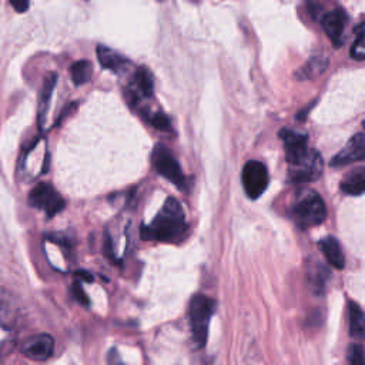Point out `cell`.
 <instances>
[{"mask_svg": "<svg viewBox=\"0 0 365 365\" xmlns=\"http://www.w3.org/2000/svg\"><path fill=\"white\" fill-rule=\"evenodd\" d=\"M185 232L187 222L184 211L175 198L168 197L155 218L143 227L141 237L153 241L178 242L184 238Z\"/></svg>", "mask_w": 365, "mask_h": 365, "instance_id": "1", "label": "cell"}, {"mask_svg": "<svg viewBox=\"0 0 365 365\" xmlns=\"http://www.w3.org/2000/svg\"><path fill=\"white\" fill-rule=\"evenodd\" d=\"M291 211L295 222L302 228L319 225L327 218V207L324 200L312 190L301 191L297 195Z\"/></svg>", "mask_w": 365, "mask_h": 365, "instance_id": "2", "label": "cell"}, {"mask_svg": "<svg viewBox=\"0 0 365 365\" xmlns=\"http://www.w3.org/2000/svg\"><path fill=\"white\" fill-rule=\"evenodd\" d=\"M215 309V301L207 295L197 294L190 301L188 318L192 341L197 348H202L207 342L208 327Z\"/></svg>", "mask_w": 365, "mask_h": 365, "instance_id": "3", "label": "cell"}, {"mask_svg": "<svg viewBox=\"0 0 365 365\" xmlns=\"http://www.w3.org/2000/svg\"><path fill=\"white\" fill-rule=\"evenodd\" d=\"M288 175L292 182H311L321 177L324 170V161L321 154L309 148L299 160L288 164Z\"/></svg>", "mask_w": 365, "mask_h": 365, "instance_id": "4", "label": "cell"}, {"mask_svg": "<svg viewBox=\"0 0 365 365\" xmlns=\"http://www.w3.org/2000/svg\"><path fill=\"white\" fill-rule=\"evenodd\" d=\"M151 161L155 171L160 175L167 178L170 182L175 184L180 190L185 188V177L181 171V167L175 160V157L173 155V153L165 145L157 144L154 147Z\"/></svg>", "mask_w": 365, "mask_h": 365, "instance_id": "5", "label": "cell"}, {"mask_svg": "<svg viewBox=\"0 0 365 365\" xmlns=\"http://www.w3.org/2000/svg\"><path fill=\"white\" fill-rule=\"evenodd\" d=\"M241 181L242 187L245 190V194L251 200H257L259 195L264 194V191L268 187V170L267 167L257 160L247 161L242 167L241 173Z\"/></svg>", "mask_w": 365, "mask_h": 365, "instance_id": "6", "label": "cell"}, {"mask_svg": "<svg viewBox=\"0 0 365 365\" xmlns=\"http://www.w3.org/2000/svg\"><path fill=\"white\" fill-rule=\"evenodd\" d=\"M29 204L34 208L43 210L47 217H53L60 212L66 202L63 197L48 182H38L29 194Z\"/></svg>", "mask_w": 365, "mask_h": 365, "instance_id": "7", "label": "cell"}, {"mask_svg": "<svg viewBox=\"0 0 365 365\" xmlns=\"http://www.w3.org/2000/svg\"><path fill=\"white\" fill-rule=\"evenodd\" d=\"M20 351L29 359L46 361L51 356L54 351V339L47 334L33 335L21 342Z\"/></svg>", "mask_w": 365, "mask_h": 365, "instance_id": "8", "label": "cell"}, {"mask_svg": "<svg viewBox=\"0 0 365 365\" xmlns=\"http://www.w3.org/2000/svg\"><path fill=\"white\" fill-rule=\"evenodd\" d=\"M365 160V133H356L349 138L345 147L334 155L331 165H346Z\"/></svg>", "mask_w": 365, "mask_h": 365, "instance_id": "9", "label": "cell"}, {"mask_svg": "<svg viewBox=\"0 0 365 365\" xmlns=\"http://www.w3.org/2000/svg\"><path fill=\"white\" fill-rule=\"evenodd\" d=\"M278 135L281 137L284 143V150H285V158L288 164L295 163L299 160L309 148H308V137L305 134L288 130V128H281Z\"/></svg>", "mask_w": 365, "mask_h": 365, "instance_id": "10", "label": "cell"}, {"mask_svg": "<svg viewBox=\"0 0 365 365\" xmlns=\"http://www.w3.org/2000/svg\"><path fill=\"white\" fill-rule=\"evenodd\" d=\"M345 23H346V14L339 9L327 13L321 20L325 34L332 40L334 44L339 43L341 36L344 33Z\"/></svg>", "mask_w": 365, "mask_h": 365, "instance_id": "11", "label": "cell"}, {"mask_svg": "<svg viewBox=\"0 0 365 365\" xmlns=\"http://www.w3.org/2000/svg\"><path fill=\"white\" fill-rule=\"evenodd\" d=\"M341 191L348 195H361L365 192V167H356L348 171L341 180Z\"/></svg>", "mask_w": 365, "mask_h": 365, "instance_id": "12", "label": "cell"}, {"mask_svg": "<svg viewBox=\"0 0 365 365\" xmlns=\"http://www.w3.org/2000/svg\"><path fill=\"white\" fill-rule=\"evenodd\" d=\"M319 248L327 258V261L336 269H342L345 267V258L341 250L338 240L332 235H328L319 241Z\"/></svg>", "mask_w": 365, "mask_h": 365, "instance_id": "13", "label": "cell"}, {"mask_svg": "<svg viewBox=\"0 0 365 365\" xmlns=\"http://www.w3.org/2000/svg\"><path fill=\"white\" fill-rule=\"evenodd\" d=\"M348 318H349V335L358 342L365 341V312L354 301H349Z\"/></svg>", "mask_w": 365, "mask_h": 365, "instance_id": "14", "label": "cell"}, {"mask_svg": "<svg viewBox=\"0 0 365 365\" xmlns=\"http://www.w3.org/2000/svg\"><path fill=\"white\" fill-rule=\"evenodd\" d=\"M58 80V76L56 73H50L43 83V88L40 93V100H38V111H37V120H38V127L43 128V123L47 117V110L50 106V100H51V94L54 90V86Z\"/></svg>", "mask_w": 365, "mask_h": 365, "instance_id": "15", "label": "cell"}, {"mask_svg": "<svg viewBox=\"0 0 365 365\" xmlns=\"http://www.w3.org/2000/svg\"><path fill=\"white\" fill-rule=\"evenodd\" d=\"M97 58L103 68L111 70V71H120L128 64V61L120 53H117L106 46L97 47Z\"/></svg>", "mask_w": 365, "mask_h": 365, "instance_id": "16", "label": "cell"}, {"mask_svg": "<svg viewBox=\"0 0 365 365\" xmlns=\"http://www.w3.org/2000/svg\"><path fill=\"white\" fill-rule=\"evenodd\" d=\"M131 86H134L135 91L138 94H141L143 97H153L154 83H153L151 73L147 68H144V67L137 68V71L134 73V78H133Z\"/></svg>", "mask_w": 365, "mask_h": 365, "instance_id": "17", "label": "cell"}, {"mask_svg": "<svg viewBox=\"0 0 365 365\" xmlns=\"http://www.w3.org/2000/svg\"><path fill=\"white\" fill-rule=\"evenodd\" d=\"M93 66L88 60H78L70 66V76L76 86H81L91 78Z\"/></svg>", "mask_w": 365, "mask_h": 365, "instance_id": "18", "label": "cell"}, {"mask_svg": "<svg viewBox=\"0 0 365 365\" xmlns=\"http://www.w3.org/2000/svg\"><path fill=\"white\" fill-rule=\"evenodd\" d=\"M328 66V60L322 58V57H314L311 58L298 73L297 77L298 78H312L315 76H319Z\"/></svg>", "mask_w": 365, "mask_h": 365, "instance_id": "19", "label": "cell"}, {"mask_svg": "<svg viewBox=\"0 0 365 365\" xmlns=\"http://www.w3.org/2000/svg\"><path fill=\"white\" fill-rule=\"evenodd\" d=\"M348 365H365V349L362 344L355 342L348 349Z\"/></svg>", "mask_w": 365, "mask_h": 365, "instance_id": "20", "label": "cell"}, {"mask_svg": "<svg viewBox=\"0 0 365 365\" xmlns=\"http://www.w3.org/2000/svg\"><path fill=\"white\" fill-rule=\"evenodd\" d=\"M147 121L157 130L164 131V130H170V118L163 113V111H157L151 115L145 117Z\"/></svg>", "mask_w": 365, "mask_h": 365, "instance_id": "21", "label": "cell"}, {"mask_svg": "<svg viewBox=\"0 0 365 365\" xmlns=\"http://www.w3.org/2000/svg\"><path fill=\"white\" fill-rule=\"evenodd\" d=\"M352 56L356 58H365V26L361 27L359 37L352 47Z\"/></svg>", "mask_w": 365, "mask_h": 365, "instance_id": "22", "label": "cell"}, {"mask_svg": "<svg viewBox=\"0 0 365 365\" xmlns=\"http://www.w3.org/2000/svg\"><path fill=\"white\" fill-rule=\"evenodd\" d=\"M29 1L30 0H10L13 9L16 11H19V13H23V11H26L29 9Z\"/></svg>", "mask_w": 365, "mask_h": 365, "instance_id": "23", "label": "cell"}, {"mask_svg": "<svg viewBox=\"0 0 365 365\" xmlns=\"http://www.w3.org/2000/svg\"><path fill=\"white\" fill-rule=\"evenodd\" d=\"M362 125H364V127H365V123H364V124H362Z\"/></svg>", "mask_w": 365, "mask_h": 365, "instance_id": "24", "label": "cell"}]
</instances>
